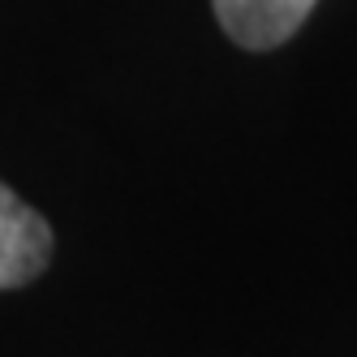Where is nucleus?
<instances>
[{
  "label": "nucleus",
  "mask_w": 357,
  "mask_h": 357,
  "mask_svg": "<svg viewBox=\"0 0 357 357\" xmlns=\"http://www.w3.org/2000/svg\"><path fill=\"white\" fill-rule=\"evenodd\" d=\"M52 228L0 181V289H17L47 267Z\"/></svg>",
  "instance_id": "1"
},
{
  "label": "nucleus",
  "mask_w": 357,
  "mask_h": 357,
  "mask_svg": "<svg viewBox=\"0 0 357 357\" xmlns=\"http://www.w3.org/2000/svg\"><path fill=\"white\" fill-rule=\"evenodd\" d=\"M211 5L233 43L250 47V52H267L297 35L314 0H211Z\"/></svg>",
  "instance_id": "2"
}]
</instances>
